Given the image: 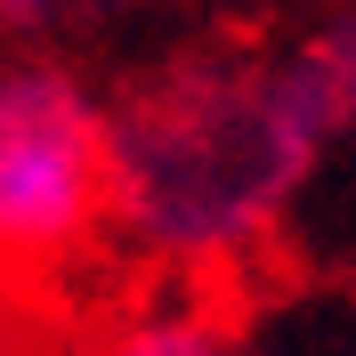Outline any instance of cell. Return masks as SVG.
Listing matches in <instances>:
<instances>
[{
    "label": "cell",
    "mask_w": 356,
    "mask_h": 356,
    "mask_svg": "<svg viewBox=\"0 0 356 356\" xmlns=\"http://www.w3.org/2000/svg\"><path fill=\"white\" fill-rule=\"evenodd\" d=\"M316 146L291 130L267 57H170L106 106L113 219L154 259H243L308 186Z\"/></svg>",
    "instance_id": "6da1fadb"
},
{
    "label": "cell",
    "mask_w": 356,
    "mask_h": 356,
    "mask_svg": "<svg viewBox=\"0 0 356 356\" xmlns=\"http://www.w3.org/2000/svg\"><path fill=\"white\" fill-rule=\"evenodd\" d=\"M235 356H356V291H291L235 332Z\"/></svg>",
    "instance_id": "277c9868"
},
{
    "label": "cell",
    "mask_w": 356,
    "mask_h": 356,
    "mask_svg": "<svg viewBox=\"0 0 356 356\" xmlns=\"http://www.w3.org/2000/svg\"><path fill=\"white\" fill-rule=\"evenodd\" d=\"M106 219V106L65 65H0V267H57Z\"/></svg>",
    "instance_id": "7a4b0ae2"
},
{
    "label": "cell",
    "mask_w": 356,
    "mask_h": 356,
    "mask_svg": "<svg viewBox=\"0 0 356 356\" xmlns=\"http://www.w3.org/2000/svg\"><path fill=\"white\" fill-rule=\"evenodd\" d=\"M73 8H89V0H0V33H33V24L73 17Z\"/></svg>",
    "instance_id": "8992f818"
},
{
    "label": "cell",
    "mask_w": 356,
    "mask_h": 356,
    "mask_svg": "<svg viewBox=\"0 0 356 356\" xmlns=\"http://www.w3.org/2000/svg\"><path fill=\"white\" fill-rule=\"evenodd\" d=\"M106 356H235V324H219V316L195 308V300H178V308L130 316Z\"/></svg>",
    "instance_id": "5b68a950"
},
{
    "label": "cell",
    "mask_w": 356,
    "mask_h": 356,
    "mask_svg": "<svg viewBox=\"0 0 356 356\" xmlns=\"http://www.w3.org/2000/svg\"><path fill=\"white\" fill-rule=\"evenodd\" d=\"M267 81H275L291 130L308 138L316 154L356 138V0L332 8L316 33H300L284 57H267Z\"/></svg>",
    "instance_id": "3957f363"
}]
</instances>
